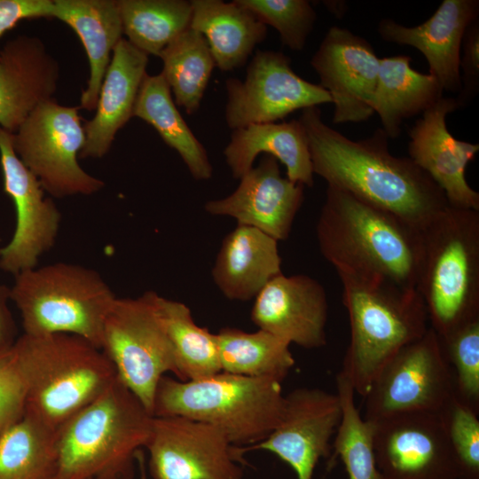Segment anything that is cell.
<instances>
[{
    "mask_svg": "<svg viewBox=\"0 0 479 479\" xmlns=\"http://www.w3.org/2000/svg\"><path fill=\"white\" fill-rule=\"evenodd\" d=\"M240 180L229 196L206 202V212L233 217L238 225L254 227L277 241L287 240L303 202L305 186L283 177L278 160L267 154Z\"/></svg>",
    "mask_w": 479,
    "mask_h": 479,
    "instance_id": "obj_18",
    "label": "cell"
},
{
    "mask_svg": "<svg viewBox=\"0 0 479 479\" xmlns=\"http://www.w3.org/2000/svg\"><path fill=\"white\" fill-rule=\"evenodd\" d=\"M57 429L28 414L0 437V479H54Z\"/></svg>",
    "mask_w": 479,
    "mask_h": 479,
    "instance_id": "obj_31",
    "label": "cell"
},
{
    "mask_svg": "<svg viewBox=\"0 0 479 479\" xmlns=\"http://www.w3.org/2000/svg\"><path fill=\"white\" fill-rule=\"evenodd\" d=\"M159 57L163 62L161 74L175 104L184 107L187 114H194L216 67L205 37L190 27L169 43Z\"/></svg>",
    "mask_w": 479,
    "mask_h": 479,
    "instance_id": "obj_32",
    "label": "cell"
},
{
    "mask_svg": "<svg viewBox=\"0 0 479 479\" xmlns=\"http://www.w3.org/2000/svg\"><path fill=\"white\" fill-rule=\"evenodd\" d=\"M286 398L281 381L219 372L191 381L164 375L153 416H181L213 425L238 446L264 440L279 423Z\"/></svg>",
    "mask_w": 479,
    "mask_h": 479,
    "instance_id": "obj_6",
    "label": "cell"
},
{
    "mask_svg": "<svg viewBox=\"0 0 479 479\" xmlns=\"http://www.w3.org/2000/svg\"><path fill=\"white\" fill-rule=\"evenodd\" d=\"M411 61L406 55L380 59L373 107L389 138L399 137L404 120L423 114L443 98L436 78L414 70Z\"/></svg>",
    "mask_w": 479,
    "mask_h": 479,
    "instance_id": "obj_28",
    "label": "cell"
},
{
    "mask_svg": "<svg viewBox=\"0 0 479 479\" xmlns=\"http://www.w3.org/2000/svg\"><path fill=\"white\" fill-rule=\"evenodd\" d=\"M10 288L0 284V352L12 347L16 338V326L8 302Z\"/></svg>",
    "mask_w": 479,
    "mask_h": 479,
    "instance_id": "obj_42",
    "label": "cell"
},
{
    "mask_svg": "<svg viewBox=\"0 0 479 479\" xmlns=\"http://www.w3.org/2000/svg\"><path fill=\"white\" fill-rule=\"evenodd\" d=\"M137 117L153 126L167 145L180 155L196 180H208L213 168L207 151L177 110L163 75L146 74L133 109Z\"/></svg>",
    "mask_w": 479,
    "mask_h": 479,
    "instance_id": "obj_29",
    "label": "cell"
},
{
    "mask_svg": "<svg viewBox=\"0 0 479 479\" xmlns=\"http://www.w3.org/2000/svg\"><path fill=\"white\" fill-rule=\"evenodd\" d=\"M26 409V387L13 349L0 352V437L20 420Z\"/></svg>",
    "mask_w": 479,
    "mask_h": 479,
    "instance_id": "obj_39",
    "label": "cell"
},
{
    "mask_svg": "<svg viewBox=\"0 0 479 479\" xmlns=\"http://www.w3.org/2000/svg\"><path fill=\"white\" fill-rule=\"evenodd\" d=\"M59 66L36 36L16 35L0 49V127L14 133L41 103L53 98Z\"/></svg>",
    "mask_w": 479,
    "mask_h": 479,
    "instance_id": "obj_22",
    "label": "cell"
},
{
    "mask_svg": "<svg viewBox=\"0 0 479 479\" xmlns=\"http://www.w3.org/2000/svg\"><path fill=\"white\" fill-rule=\"evenodd\" d=\"M278 241L250 226L237 225L223 240L212 278L230 300L255 298L273 278L281 274Z\"/></svg>",
    "mask_w": 479,
    "mask_h": 479,
    "instance_id": "obj_24",
    "label": "cell"
},
{
    "mask_svg": "<svg viewBox=\"0 0 479 479\" xmlns=\"http://www.w3.org/2000/svg\"><path fill=\"white\" fill-rule=\"evenodd\" d=\"M148 55L122 38L114 47L106 72L94 117L84 125L81 158H101L111 148L117 132L133 117Z\"/></svg>",
    "mask_w": 479,
    "mask_h": 479,
    "instance_id": "obj_23",
    "label": "cell"
},
{
    "mask_svg": "<svg viewBox=\"0 0 479 479\" xmlns=\"http://www.w3.org/2000/svg\"><path fill=\"white\" fill-rule=\"evenodd\" d=\"M327 318L326 290L305 274L273 278L256 295L251 310L259 329L304 349L326 344Z\"/></svg>",
    "mask_w": 479,
    "mask_h": 479,
    "instance_id": "obj_20",
    "label": "cell"
},
{
    "mask_svg": "<svg viewBox=\"0 0 479 479\" xmlns=\"http://www.w3.org/2000/svg\"><path fill=\"white\" fill-rule=\"evenodd\" d=\"M260 153L279 161L286 167L290 181L313 186L308 138L299 120L251 124L233 130L224 150L225 162L232 177L238 179L253 167Z\"/></svg>",
    "mask_w": 479,
    "mask_h": 479,
    "instance_id": "obj_25",
    "label": "cell"
},
{
    "mask_svg": "<svg viewBox=\"0 0 479 479\" xmlns=\"http://www.w3.org/2000/svg\"><path fill=\"white\" fill-rule=\"evenodd\" d=\"M416 290L439 337L479 318V211L448 206L422 231Z\"/></svg>",
    "mask_w": 479,
    "mask_h": 479,
    "instance_id": "obj_7",
    "label": "cell"
},
{
    "mask_svg": "<svg viewBox=\"0 0 479 479\" xmlns=\"http://www.w3.org/2000/svg\"><path fill=\"white\" fill-rule=\"evenodd\" d=\"M153 479H243V446L218 428L181 416H153L149 441Z\"/></svg>",
    "mask_w": 479,
    "mask_h": 479,
    "instance_id": "obj_12",
    "label": "cell"
},
{
    "mask_svg": "<svg viewBox=\"0 0 479 479\" xmlns=\"http://www.w3.org/2000/svg\"><path fill=\"white\" fill-rule=\"evenodd\" d=\"M136 464L138 467L139 479H147L145 456L142 449L136 452Z\"/></svg>",
    "mask_w": 479,
    "mask_h": 479,
    "instance_id": "obj_43",
    "label": "cell"
},
{
    "mask_svg": "<svg viewBox=\"0 0 479 479\" xmlns=\"http://www.w3.org/2000/svg\"><path fill=\"white\" fill-rule=\"evenodd\" d=\"M457 397L479 411V318L439 337Z\"/></svg>",
    "mask_w": 479,
    "mask_h": 479,
    "instance_id": "obj_36",
    "label": "cell"
},
{
    "mask_svg": "<svg viewBox=\"0 0 479 479\" xmlns=\"http://www.w3.org/2000/svg\"><path fill=\"white\" fill-rule=\"evenodd\" d=\"M282 418L262 442L243 446L272 452L294 471L297 479H313L315 468L330 455L331 439L342 418L337 394L317 388H298L285 396Z\"/></svg>",
    "mask_w": 479,
    "mask_h": 479,
    "instance_id": "obj_16",
    "label": "cell"
},
{
    "mask_svg": "<svg viewBox=\"0 0 479 479\" xmlns=\"http://www.w3.org/2000/svg\"><path fill=\"white\" fill-rule=\"evenodd\" d=\"M79 109L59 105L54 98L46 100L12 133L15 153L44 192L55 198L90 195L105 185L78 163L85 143Z\"/></svg>",
    "mask_w": 479,
    "mask_h": 479,
    "instance_id": "obj_10",
    "label": "cell"
},
{
    "mask_svg": "<svg viewBox=\"0 0 479 479\" xmlns=\"http://www.w3.org/2000/svg\"><path fill=\"white\" fill-rule=\"evenodd\" d=\"M54 0H0V38L24 20L53 18Z\"/></svg>",
    "mask_w": 479,
    "mask_h": 479,
    "instance_id": "obj_41",
    "label": "cell"
},
{
    "mask_svg": "<svg viewBox=\"0 0 479 479\" xmlns=\"http://www.w3.org/2000/svg\"><path fill=\"white\" fill-rule=\"evenodd\" d=\"M439 413L458 463L459 479H479L478 411L454 393Z\"/></svg>",
    "mask_w": 479,
    "mask_h": 479,
    "instance_id": "obj_38",
    "label": "cell"
},
{
    "mask_svg": "<svg viewBox=\"0 0 479 479\" xmlns=\"http://www.w3.org/2000/svg\"><path fill=\"white\" fill-rule=\"evenodd\" d=\"M153 415L117 377L92 403L57 429L54 479H133Z\"/></svg>",
    "mask_w": 479,
    "mask_h": 479,
    "instance_id": "obj_3",
    "label": "cell"
},
{
    "mask_svg": "<svg viewBox=\"0 0 479 479\" xmlns=\"http://www.w3.org/2000/svg\"><path fill=\"white\" fill-rule=\"evenodd\" d=\"M350 342L340 373L365 397L375 377L401 349L425 334L428 317L416 289L338 273Z\"/></svg>",
    "mask_w": 479,
    "mask_h": 479,
    "instance_id": "obj_5",
    "label": "cell"
},
{
    "mask_svg": "<svg viewBox=\"0 0 479 479\" xmlns=\"http://www.w3.org/2000/svg\"><path fill=\"white\" fill-rule=\"evenodd\" d=\"M314 174L328 186L390 213L422 232L449 205L433 179L410 158L392 155L381 128L351 140L326 125L318 106L300 118Z\"/></svg>",
    "mask_w": 479,
    "mask_h": 479,
    "instance_id": "obj_1",
    "label": "cell"
},
{
    "mask_svg": "<svg viewBox=\"0 0 479 479\" xmlns=\"http://www.w3.org/2000/svg\"><path fill=\"white\" fill-rule=\"evenodd\" d=\"M459 59L461 90L456 98L460 107L467 105L479 88V19L466 29Z\"/></svg>",
    "mask_w": 479,
    "mask_h": 479,
    "instance_id": "obj_40",
    "label": "cell"
},
{
    "mask_svg": "<svg viewBox=\"0 0 479 479\" xmlns=\"http://www.w3.org/2000/svg\"><path fill=\"white\" fill-rule=\"evenodd\" d=\"M160 299L153 291L136 298L116 297L106 317L101 342L118 378L152 414L161 377L167 373L177 377Z\"/></svg>",
    "mask_w": 479,
    "mask_h": 479,
    "instance_id": "obj_9",
    "label": "cell"
},
{
    "mask_svg": "<svg viewBox=\"0 0 479 479\" xmlns=\"http://www.w3.org/2000/svg\"><path fill=\"white\" fill-rule=\"evenodd\" d=\"M10 299L25 334H70L101 349L106 317L116 295L95 270L56 263L15 276Z\"/></svg>",
    "mask_w": 479,
    "mask_h": 479,
    "instance_id": "obj_8",
    "label": "cell"
},
{
    "mask_svg": "<svg viewBox=\"0 0 479 479\" xmlns=\"http://www.w3.org/2000/svg\"><path fill=\"white\" fill-rule=\"evenodd\" d=\"M478 15V0H444L432 16L418 26L405 27L382 19L377 29L382 40L420 51L428 63L429 75L436 78L443 90L459 94L462 40Z\"/></svg>",
    "mask_w": 479,
    "mask_h": 479,
    "instance_id": "obj_21",
    "label": "cell"
},
{
    "mask_svg": "<svg viewBox=\"0 0 479 479\" xmlns=\"http://www.w3.org/2000/svg\"><path fill=\"white\" fill-rule=\"evenodd\" d=\"M316 233L337 273L416 289L422 232L396 216L327 186Z\"/></svg>",
    "mask_w": 479,
    "mask_h": 479,
    "instance_id": "obj_2",
    "label": "cell"
},
{
    "mask_svg": "<svg viewBox=\"0 0 479 479\" xmlns=\"http://www.w3.org/2000/svg\"><path fill=\"white\" fill-rule=\"evenodd\" d=\"M160 305L174 349L177 379L197 380L221 372L216 334L199 326L185 303L161 296Z\"/></svg>",
    "mask_w": 479,
    "mask_h": 479,
    "instance_id": "obj_34",
    "label": "cell"
},
{
    "mask_svg": "<svg viewBox=\"0 0 479 479\" xmlns=\"http://www.w3.org/2000/svg\"><path fill=\"white\" fill-rule=\"evenodd\" d=\"M336 387L342 418L334 435L329 467L339 457L349 479H382L373 452V425L361 416L355 403L354 389L340 373L336 376Z\"/></svg>",
    "mask_w": 479,
    "mask_h": 479,
    "instance_id": "obj_35",
    "label": "cell"
},
{
    "mask_svg": "<svg viewBox=\"0 0 479 479\" xmlns=\"http://www.w3.org/2000/svg\"><path fill=\"white\" fill-rule=\"evenodd\" d=\"M117 4L126 40L146 55L159 57L191 26V1L117 0Z\"/></svg>",
    "mask_w": 479,
    "mask_h": 479,
    "instance_id": "obj_33",
    "label": "cell"
},
{
    "mask_svg": "<svg viewBox=\"0 0 479 479\" xmlns=\"http://www.w3.org/2000/svg\"><path fill=\"white\" fill-rule=\"evenodd\" d=\"M13 349L26 387L25 413L55 429L118 377L101 349L75 334H23Z\"/></svg>",
    "mask_w": 479,
    "mask_h": 479,
    "instance_id": "obj_4",
    "label": "cell"
},
{
    "mask_svg": "<svg viewBox=\"0 0 479 479\" xmlns=\"http://www.w3.org/2000/svg\"><path fill=\"white\" fill-rule=\"evenodd\" d=\"M0 164L4 191L12 200L16 225L10 242L0 247V269L14 276L36 267L39 257L56 240L61 215L44 196L36 177L14 152L12 133L0 127Z\"/></svg>",
    "mask_w": 479,
    "mask_h": 479,
    "instance_id": "obj_15",
    "label": "cell"
},
{
    "mask_svg": "<svg viewBox=\"0 0 479 479\" xmlns=\"http://www.w3.org/2000/svg\"><path fill=\"white\" fill-rule=\"evenodd\" d=\"M452 368L429 326L381 368L365 397L368 422L413 412H439L454 395Z\"/></svg>",
    "mask_w": 479,
    "mask_h": 479,
    "instance_id": "obj_11",
    "label": "cell"
},
{
    "mask_svg": "<svg viewBox=\"0 0 479 479\" xmlns=\"http://www.w3.org/2000/svg\"><path fill=\"white\" fill-rule=\"evenodd\" d=\"M190 27L206 39L216 67L231 71L247 63L255 46L264 41L267 26L232 1L192 0Z\"/></svg>",
    "mask_w": 479,
    "mask_h": 479,
    "instance_id": "obj_27",
    "label": "cell"
},
{
    "mask_svg": "<svg viewBox=\"0 0 479 479\" xmlns=\"http://www.w3.org/2000/svg\"><path fill=\"white\" fill-rule=\"evenodd\" d=\"M225 122L233 130L275 122L291 113L332 103L329 93L294 72L291 59L280 51H257L244 80L225 81Z\"/></svg>",
    "mask_w": 479,
    "mask_h": 479,
    "instance_id": "obj_13",
    "label": "cell"
},
{
    "mask_svg": "<svg viewBox=\"0 0 479 479\" xmlns=\"http://www.w3.org/2000/svg\"><path fill=\"white\" fill-rule=\"evenodd\" d=\"M310 65L332 98L333 123L360 122L373 114L380 59L365 38L331 27Z\"/></svg>",
    "mask_w": 479,
    "mask_h": 479,
    "instance_id": "obj_17",
    "label": "cell"
},
{
    "mask_svg": "<svg viewBox=\"0 0 479 479\" xmlns=\"http://www.w3.org/2000/svg\"><path fill=\"white\" fill-rule=\"evenodd\" d=\"M373 425V452L382 479H459L439 412L392 416Z\"/></svg>",
    "mask_w": 479,
    "mask_h": 479,
    "instance_id": "obj_14",
    "label": "cell"
},
{
    "mask_svg": "<svg viewBox=\"0 0 479 479\" xmlns=\"http://www.w3.org/2000/svg\"><path fill=\"white\" fill-rule=\"evenodd\" d=\"M459 108L456 98L443 97L425 111L409 130V158L438 185L450 207L479 211V193L465 177L479 145L456 139L446 124L447 114Z\"/></svg>",
    "mask_w": 479,
    "mask_h": 479,
    "instance_id": "obj_19",
    "label": "cell"
},
{
    "mask_svg": "<svg viewBox=\"0 0 479 479\" xmlns=\"http://www.w3.org/2000/svg\"><path fill=\"white\" fill-rule=\"evenodd\" d=\"M53 18L72 27L84 46L90 76L82 92L79 108L93 111L111 55L122 39L117 0H54Z\"/></svg>",
    "mask_w": 479,
    "mask_h": 479,
    "instance_id": "obj_26",
    "label": "cell"
},
{
    "mask_svg": "<svg viewBox=\"0 0 479 479\" xmlns=\"http://www.w3.org/2000/svg\"><path fill=\"white\" fill-rule=\"evenodd\" d=\"M265 26L274 27L283 45L302 51L317 14L307 0H236Z\"/></svg>",
    "mask_w": 479,
    "mask_h": 479,
    "instance_id": "obj_37",
    "label": "cell"
},
{
    "mask_svg": "<svg viewBox=\"0 0 479 479\" xmlns=\"http://www.w3.org/2000/svg\"><path fill=\"white\" fill-rule=\"evenodd\" d=\"M216 334L223 372L282 382L295 363L290 344L265 330L224 327Z\"/></svg>",
    "mask_w": 479,
    "mask_h": 479,
    "instance_id": "obj_30",
    "label": "cell"
}]
</instances>
